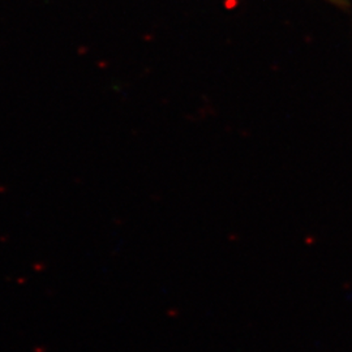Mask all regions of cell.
<instances>
[{
  "mask_svg": "<svg viewBox=\"0 0 352 352\" xmlns=\"http://www.w3.org/2000/svg\"><path fill=\"white\" fill-rule=\"evenodd\" d=\"M331 1H337V3H340V4L344 3V0H331Z\"/></svg>",
  "mask_w": 352,
  "mask_h": 352,
  "instance_id": "obj_1",
  "label": "cell"
}]
</instances>
